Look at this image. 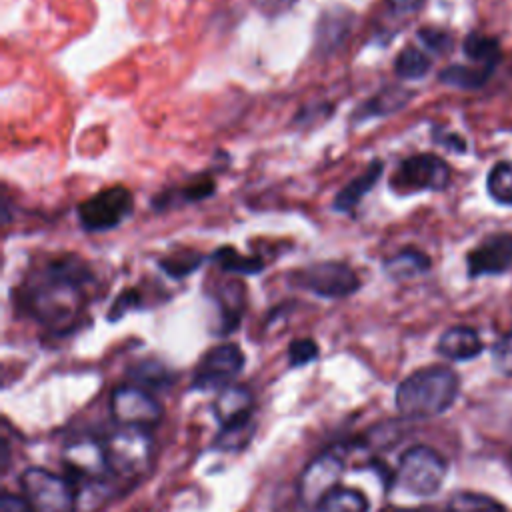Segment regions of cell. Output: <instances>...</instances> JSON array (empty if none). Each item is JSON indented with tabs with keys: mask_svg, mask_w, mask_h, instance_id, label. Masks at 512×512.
I'll return each instance as SVG.
<instances>
[{
	"mask_svg": "<svg viewBox=\"0 0 512 512\" xmlns=\"http://www.w3.org/2000/svg\"><path fill=\"white\" fill-rule=\"evenodd\" d=\"M292 286L308 290L322 298H346L360 290L358 274L344 262L326 260L298 268L288 276Z\"/></svg>",
	"mask_w": 512,
	"mask_h": 512,
	"instance_id": "ba28073f",
	"label": "cell"
},
{
	"mask_svg": "<svg viewBox=\"0 0 512 512\" xmlns=\"http://www.w3.org/2000/svg\"><path fill=\"white\" fill-rule=\"evenodd\" d=\"M436 350L438 354L450 360H470L484 350V344L474 328L452 326L442 332V336L438 338Z\"/></svg>",
	"mask_w": 512,
	"mask_h": 512,
	"instance_id": "2e32d148",
	"label": "cell"
},
{
	"mask_svg": "<svg viewBox=\"0 0 512 512\" xmlns=\"http://www.w3.org/2000/svg\"><path fill=\"white\" fill-rule=\"evenodd\" d=\"M446 460L430 446H412L402 452L396 468V484L414 496H432L446 478Z\"/></svg>",
	"mask_w": 512,
	"mask_h": 512,
	"instance_id": "277c9868",
	"label": "cell"
},
{
	"mask_svg": "<svg viewBox=\"0 0 512 512\" xmlns=\"http://www.w3.org/2000/svg\"><path fill=\"white\" fill-rule=\"evenodd\" d=\"M384 272L394 280H406L420 276L430 270V258L422 250L416 248H404L398 254L390 256L382 264Z\"/></svg>",
	"mask_w": 512,
	"mask_h": 512,
	"instance_id": "ffe728a7",
	"label": "cell"
},
{
	"mask_svg": "<svg viewBox=\"0 0 512 512\" xmlns=\"http://www.w3.org/2000/svg\"><path fill=\"white\" fill-rule=\"evenodd\" d=\"M430 66L432 60L416 46H404L394 60V72L402 80H420L430 72Z\"/></svg>",
	"mask_w": 512,
	"mask_h": 512,
	"instance_id": "484cf974",
	"label": "cell"
},
{
	"mask_svg": "<svg viewBox=\"0 0 512 512\" xmlns=\"http://www.w3.org/2000/svg\"><path fill=\"white\" fill-rule=\"evenodd\" d=\"M212 262H216L222 270L226 272H236V274H258L264 270V260L260 256H248L240 254L234 246H220L216 248L210 256Z\"/></svg>",
	"mask_w": 512,
	"mask_h": 512,
	"instance_id": "44dd1931",
	"label": "cell"
},
{
	"mask_svg": "<svg viewBox=\"0 0 512 512\" xmlns=\"http://www.w3.org/2000/svg\"><path fill=\"white\" fill-rule=\"evenodd\" d=\"M462 50L464 54L480 64V66H486V68H492L498 58H500V46L494 38H488V36H482V34H468L464 44H462Z\"/></svg>",
	"mask_w": 512,
	"mask_h": 512,
	"instance_id": "83f0119b",
	"label": "cell"
},
{
	"mask_svg": "<svg viewBox=\"0 0 512 512\" xmlns=\"http://www.w3.org/2000/svg\"><path fill=\"white\" fill-rule=\"evenodd\" d=\"M450 182V166L436 154H414L404 158L392 172L388 186L398 196L438 192Z\"/></svg>",
	"mask_w": 512,
	"mask_h": 512,
	"instance_id": "8992f818",
	"label": "cell"
},
{
	"mask_svg": "<svg viewBox=\"0 0 512 512\" xmlns=\"http://www.w3.org/2000/svg\"><path fill=\"white\" fill-rule=\"evenodd\" d=\"M492 68L486 66H464V64H452L446 66L440 74L438 80L446 86L452 88H460V90H476L480 86H484V82L488 80Z\"/></svg>",
	"mask_w": 512,
	"mask_h": 512,
	"instance_id": "7402d4cb",
	"label": "cell"
},
{
	"mask_svg": "<svg viewBox=\"0 0 512 512\" xmlns=\"http://www.w3.org/2000/svg\"><path fill=\"white\" fill-rule=\"evenodd\" d=\"M206 258H208L206 254L186 248V250H176L164 258H160L158 266L170 278L180 280V278H186L188 274H192L194 270H198Z\"/></svg>",
	"mask_w": 512,
	"mask_h": 512,
	"instance_id": "cb8c5ba5",
	"label": "cell"
},
{
	"mask_svg": "<svg viewBox=\"0 0 512 512\" xmlns=\"http://www.w3.org/2000/svg\"><path fill=\"white\" fill-rule=\"evenodd\" d=\"M254 394L248 386L230 384L218 392L212 402V414L222 428L252 420Z\"/></svg>",
	"mask_w": 512,
	"mask_h": 512,
	"instance_id": "5bb4252c",
	"label": "cell"
},
{
	"mask_svg": "<svg viewBox=\"0 0 512 512\" xmlns=\"http://www.w3.org/2000/svg\"><path fill=\"white\" fill-rule=\"evenodd\" d=\"M216 192V182L210 174H198L194 176L186 186L182 188H170L158 196L152 198L154 210H166L180 204H192L210 198Z\"/></svg>",
	"mask_w": 512,
	"mask_h": 512,
	"instance_id": "e0dca14e",
	"label": "cell"
},
{
	"mask_svg": "<svg viewBox=\"0 0 512 512\" xmlns=\"http://www.w3.org/2000/svg\"><path fill=\"white\" fill-rule=\"evenodd\" d=\"M296 2H298V0H252L254 8H256L260 14L268 16V18L284 14V12L290 10Z\"/></svg>",
	"mask_w": 512,
	"mask_h": 512,
	"instance_id": "d590c367",
	"label": "cell"
},
{
	"mask_svg": "<svg viewBox=\"0 0 512 512\" xmlns=\"http://www.w3.org/2000/svg\"><path fill=\"white\" fill-rule=\"evenodd\" d=\"M486 192L494 202L512 206V160H500L490 168Z\"/></svg>",
	"mask_w": 512,
	"mask_h": 512,
	"instance_id": "d4e9b609",
	"label": "cell"
},
{
	"mask_svg": "<svg viewBox=\"0 0 512 512\" xmlns=\"http://www.w3.org/2000/svg\"><path fill=\"white\" fill-rule=\"evenodd\" d=\"M368 508L370 502L360 490L338 486L316 506V512H368Z\"/></svg>",
	"mask_w": 512,
	"mask_h": 512,
	"instance_id": "603a6c76",
	"label": "cell"
},
{
	"mask_svg": "<svg viewBox=\"0 0 512 512\" xmlns=\"http://www.w3.org/2000/svg\"><path fill=\"white\" fill-rule=\"evenodd\" d=\"M242 292H244L242 284L230 282L218 294V306L222 312V332H230L238 324L242 316V302H244Z\"/></svg>",
	"mask_w": 512,
	"mask_h": 512,
	"instance_id": "f1b7e54d",
	"label": "cell"
},
{
	"mask_svg": "<svg viewBox=\"0 0 512 512\" xmlns=\"http://www.w3.org/2000/svg\"><path fill=\"white\" fill-rule=\"evenodd\" d=\"M466 264L470 278L506 272L512 266V234L498 232L486 236L468 252Z\"/></svg>",
	"mask_w": 512,
	"mask_h": 512,
	"instance_id": "7c38bea8",
	"label": "cell"
},
{
	"mask_svg": "<svg viewBox=\"0 0 512 512\" xmlns=\"http://www.w3.org/2000/svg\"><path fill=\"white\" fill-rule=\"evenodd\" d=\"M134 212V196L126 186H110L88 196L76 206L84 232H108L118 228Z\"/></svg>",
	"mask_w": 512,
	"mask_h": 512,
	"instance_id": "5b68a950",
	"label": "cell"
},
{
	"mask_svg": "<svg viewBox=\"0 0 512 512\" xmlns=\"http://www.w3.org/2000/svg\"><path fill=\"white\" fill-rule=\"evenodd\" d=\"M20 488L34 512H76L78 508L72 480L46 468H26L20 474Z\"/></svg>",
	"mask_w": 512,
	"mask_h": 512,
	"instance_id": "3957f363",
	"label": "cell"
},
{
	"mask_svg": "<svg viewBox=\"0 0 512 512\" xmlns=\"http://www.w3.org/2000/svg\"><path fill=\"white\" fill-rule=\"evenodd\" d=\"M104 456L110 474L134 478L146 470L152 458V438L148 430L122 428L104 440Z\"/></svg>",
	"mask_w": 512,
	"mask_h": 512,
	"instance_id": "52a82bcc",
	"label": "cell"
},
{
	"mask_svg": "<svg viewBox=\"0 0 512 512\" xmlns=\"http://www.w3.org/2000/svg\"><path fill=\"white\" fill-rule=\"evenodd\" d=\"M410 98H412L410 90H404L400 86H386L380 92H376L372 98L362 102L356 108V112L352 114V118H354V122H364L370 118L390 116L396 110H400Z\"/></svg>",
	"mask_w": 512,
	"mask_h": 512,
	"instance_id": "ac0fdd59",
	"label": "cell"
},
{
	"mask_svg": "<svg viewBox=\"0 0 512 512\" xmlns=\"http://www.w3.org/2000/svg\"><path fill=\"white\" fill-rule=\"evenodd\" d=\"M344 474V454L340 450H326L318 454L300 474L298 496L304 506L314 508L340 486Z\"/></svg>",
	"mask_w": 512,
	"mask_h": 512,
	"instance_id": "8fae6325",
	"label": "cell"
},
{
	"mask_svg": "<svg viewBox=\"0 0 512 512\" xmlns=\"http://www.w3.org/2000/svg\"><path fill=\"white\" fill-rule=\"evenodd\" d=\"M396 512H438L434 508H414V510H396Z\"/></svg>",
	"mask_w": 512,
	"mask_h": 512,
	"instance_id": "f35d334b",
	"label": "cell"
},
{
	"mask_svg": "<svg viewBox=\"0 0 512 512\" xmlns=\"http://www.w3.org/2000/svg\"><path fill=\"white\" fill-rule=\"evenodd\" d=\"M424 0H388V6L392 8V12L396 14H406V12H414L420 8Z\"/></svg>",
	"mask_w": 512,
	"mask_h": 512,
	"instance_id": "74e56055",
	"label": "cell"
},
{
	"mask_svg": "<svg viewBox=\"0 0 512 512\" xmlns=\"http://www.w3.org/2000/svg\"><path fill=\"white\" fill-rule=\"evenodd\" d=\"M384 172V162L382 160H372L366 170L362 174H358L356 178H352L336 196L332 202V208L342 212V214H352L356 210V206L362 202L364 194H368L376 182L380 180Z\"/></svg>",
	"mask_w": 512,
	"mask_h": 512,
	"instance_id": "9a60e30c",
	"label": "cell"
},
{
	"mask_svg": "<svg viewBox=\"0 0 512 512\" xmlns=\"http://www.w3.org/2000/svg\"><path fill=\"white\" fill-rule=\"evenodd\" d=\"M418 38H420V42L426 48H430V50H434L438 54H444V52H448L452 48L450 34H446L444 30H438V28H420L418 30Z\"/></svg>",
	"mask_w": 512,
	"mask_h": 512,
	"instance_id": "836d02e7",
	"label": "cell"
},
{
	"mask_svg": "<svg viewBox=\"0 0 512 512\" xmlns=\"http://www.w3.org/2000/svg\"><path fill=\"white\" fill-rule=\"evenodd\" d=\"M460 390L458 374L448 366H426L408 374L396 388V410L404 418L424 420L444 414Z\"/></svg>",
	"mask_w": 512,
	"mask_h": 512,
	"instance_id": "7a4b0ae2",
	"label": "cell"
},
{
	"mask_svg": "<svg viewBox=\"0 0 512 512\" xmlns=\"http://www.w3.org/2000/svg\"><path fill=\"white\" fill-rule=\"evenodd\" d=\"M492 360L502 374L512 376V330L496 340V344L492 346Z\"/></svg>",
	"mask_w": 512,
	"mask_h": 512,
	"instance_id": "d6a6232c",
	"label": "cell"
},
{
	"mask_svg": "<svg viewBox=\"0 0 512 512\" xmlns=\"http://www.w3.org/2000/svg\"><path fill=\"white\" fill-rule=\"evenodd\" d=\"M94 284L96 276L88 262L64 252L32 266L16 294L20 306L38 324L64 334L78 324Z\"/></svg>",
	"mask_w": 512,
	"mask_h": 512,
	"instance_id": "6da1fadb",
	"label": "cell"
},
{
	"mask_svg": "<svg viewBox=\"0 0 512 512\" xmlns=\"http://www.w3.org/2000/svg\"><path fill=\"white\" fill-rule=\"evenodd\" d=\"M110 414L122 428L150 430L162 420L160 402L136 384H122L112 390Z\"/></svg>",
	"mask_w": 512,
	"mask_h": 512,
	"instance_id": "9c48e42d",
	"label": "cell"
},
{
	"mask_svg": "<svg viewBox=\"0 0 512 512\" xmlns=\"http://www.w3.org/2000/svg\"><path fill=\"white\" fill-rule=\"evenodd\" d=\"M244 368V352L234 342H224L210 348L198 362L192 388L194 390H222L234 382Z\"/></svg>",
	"mask_w": 512,
	"mask_h": 512,
	"instance_id": "30bf717a",
	"label": "cell"
},
{
	"mask_svg": "<svg viewBox=\"0 0 512 512\" xmlns=\"http://www.w3.org/2000/svg\"><path fill=\"white\" fill-rule=\"evenodd\" d=\"M140 306V292L136 290V288H126V290H122L118 296H116V300H114V304H112V308H110V312H108V320L110 322H116L120 316H124L128 310H132V308H138Z\"/></svg>",
	"mask_w": 512,
	"mask_h": 512,
	"instance_id": "e575fe53",
	"label": "cell"
},
{
	"mask_svg": "<svg viewBox=\"0 0 512 512\" xmlns=\"http://www.w3.org/2000/svg\"><path fill=\"white\" fill-rule=\"evenodd\" d=\"M446 512H506L504 504L480 492H456L446 506Z\"/></svg>",
	"mask_w": 512,
	"mask_h": 512,
	"instance_id": "4316f807",
	"label": "cell"
},
{
	"mask_svg": "<svg viewBox=\"0 0 512 512\" xmlns=\"http://www.w3.org/2000/svg\"><path fill=\"white\" fill-rule=\"evenodd\" d=\"M252 434H254V422L252 420L244 422V424L228 426V428H222L214 446L218 450H240L242 446H246L250 442Z\"/></svg>",
	"mask_w": 512,
	"mask_h": 512,
	"instance_id": "f546056e",
	"label": "cell"
},
{
	"mask_svg": "<svg viewBox=\"0 0 512 512\" xmlns=\"http://www.w3.org/2000/svg\"><path fill=\"white\" fill-rule=\"evenodd\" d=\"M62 460L72 476L90 484L102 482L104 476L110 474L104 456V446L90 440H78L66 446Z\"/></svg>",
	"mask_w": 512,
	"mask_h": 512,
	"instance_id": "4fadbf2b",
	"label": "cell"
},
{
	"mask_svg": "<svg viewBox=\"0 0 512 512\" xmlns=\"http://www.w3.org/2000/svg\"><path fill=\"white\" fill-rule=\"evenodd\" d=\"M350 22H352V14L344 8H336V10H328L318 18V26H316V46L322 52H332L336 46H340L350 30Z\"/></svg>",
	"mask_w": 512,
	"mask_h": 512,
	"instance_id": "d6986e66",
	"label": "cell"
},
{
	"mask_svg": "<svg viewBox=\"0 0 512 512\" xmlns=\"http://www.w3.org/2000/svg\"><path fill=\"white\" fill-rule=\"evenodd\" d=\"M318 358V344L312 338H296L288 346V364L292 368L304 366Z\"/></svg>",
	"mask_w": 512,
	"mask_h": 512,
	"instance_id": "1f68e13d",
	"label": "cell"
},
{
	"mask_svg": "<svg viewBox=\"0 0 512 512\" xmlns=\"http://www.w3.org/2000/svg\"><path fill=\"white\" fill-rule=\"evenodd\" d=\"M0 512H34V508H32V504L26 500V496L6 492V494L0 498Z\"/></svg>",
	"mask_w": 512,
	"mask_h": 512,
	"instance_id": "8d00e7d4",
	"label": "cell"
},
{
	"mask_svg": "<svg viewBox=\"0 0 512 512\" xmlns=\"http://www.w3.org/2000/svg\"><path fill=\"white\" fill-rule=\"evenodd\" d=\"M130 376L134 378L136 386H142V388H144V384L164 386V384L170 380L168 370H166L160 362H154V360H146V362L136 364V366L130 370Z\"/></svg>",
	"mask_w": 512,
	"mask_h": 512,
	"instance_id": "4dcf8cb0",
	"label": "cell"
}]
</instances>
